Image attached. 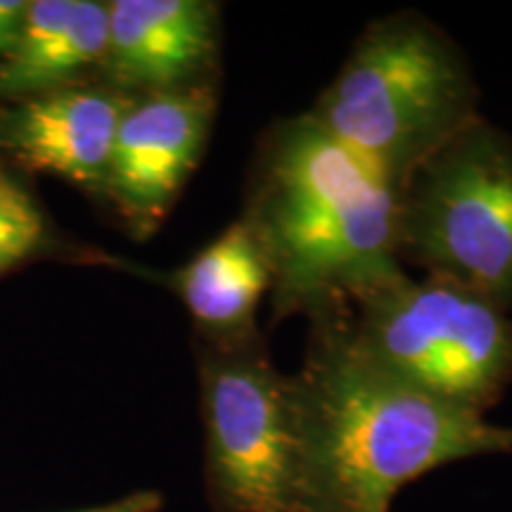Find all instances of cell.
Segmentation results:
<instances>
[{
  "label": "cell",
  "mask_w": 512,
  "mask_h": 512,
  "mask_svg": "<svg viewBox=\"0 0 512 512\" xmlns=\"http://www.w3.org/2000/svg\"><path fill=\"white\" fill-rule=\"evenodd\" d=\"M271 268L275 316L344 304L394 271L399 190L311 119H280L256 145L240 216Z\"/></svg>",
  "instance_id": "cell-2"
},
{
  "label": "cell",
  "mask_w": 512,
  "mask_h": 512,
  "mask_svg": "<svg viewBox=\"0 0 512 512\" xmlns=\"http://www.w3.org/2000/svg\"><path fill=\"white\" fill-rule=\"evenodd\" d=\"M309 114L396 190L482 117L463 50L415 10L368 24Z\"/></svg>",
  "instance_id": "cell-3"
},
{
  "label": "cell",
  "mask_w": 512,
  "mask_h": 512,
  "mask_svg": "<svg viewBox=\"0 0 512 512\" xmlns=\"http://www.w3.org/2000/svg\"><path fill=\"white\" fill-rule=\"evenodd\" d=\"M342 313L368 361L439 401L484 415L512 380V313L456 283L396 266Z\"/></svg>",
  "instance_id": "cell-4"
},
{
  "label": "cell",
  "mask_w": 512,
  "mask_h": 512,
  "mask_svg": "<svg viewBox=\"0 0 512 512\" xmlns=\"http://www.w3.org/2000/svg\"><path fill=\"white\" fill-rule=\"evenodd\" d=\"M294 380L299 512H389L403 486L456 460L512 453V427L396 380L358 351L342 304L311 316Z\"/></svg>",
  "instance_id": "cell-1"
},
{
  "label": "cell",
  "mask_w": 512,
  "mask_h": 512,
  "mask_svg": "<svg viewBox=\"0 0 512 512\" xmlns=\"http://www.w3.org/2000/svg\"><path fill=\"white\" fill-rule=\"evenodd\" d=\"M107 53V3L29 0L8 53L0 57V100L100 81Z\"/></svg>",
  "instance_id": "cell-10"
},
{
  "label": "cell",
  "mask_w": 512,
  "mask_h": 512,
  "mask_svg": "<svg viewBox=\"0 0 512 512\" xmlns=\"http://www.w3.org/2000/svg\"><path fill=\"white\" fill-rule=\"evenodd\" d=\"M128 102V95L102 81L8 102L0 112V150L24 169L102 195Z\"/></svg>",
  "instance_id": "cell-9"
},
{
  "label": "cell",
  "mask_w": 512,
  "mask_h": 512,
  "mask_svg": "<svg viewBox=\"0 0 512 512\" xmlns=\"http://www.w3.org/2000/svg\"><path fill=\"white\" fill-rule=\"evenodd\" d=\"M164 505V496L159 491H136L117 501L105 505H93V508L76 512H159Z\"/></svg>",
  "instance_id": "cell-13"
},
{
  "label": "cell",
  "mask_w": 512,
  "mask_h": 512,
  "mask_svg": "<svg viewBox=\"0 0 512 512\" xmlns=\"http://www.w3.org/2000/svg\"><path fill=\"white\" fill-rule=\"evenodd\" d=\"M50 242L48 221L34 197L0 166V278Z\"/></svg>",
  "instance_id": "cell-12"
},
{
  "label": "cell",
  "mask_w": 512,
  "mask_h": 512,
  "mask_svg": "<svg viewBox=\"0 0 512 512\" xmlns=\"http://www.w3.org/2000/svg\"><path fill=\"white\" fill-rule=\"evenodd\" d=\"M221 5L209 0H112L100 81L128 98L216 83Z\"/></svg>",
  "instance_id": "cell-8"
},
{
  "label": "cell",
  "mask_w": 512,
  "mask_h": 512,
  "mask_svg": "<svg viewBox=\"0 0 512 512\" xmlns=\"http://www.w3.org/2000/svg\"><path fill=\"white\" fill-rule=\"evenodd\" d=\"M396 259L512 313V138L479 117L403 181Z\"/></svg>",
  "instance_id": "cell-5"
},
{
  "label": "cell",
  "mask_w": 512,
  "mask_h": 512,
  "mask_svg": "<svg viewBox=\"0 0 512 512\" xmlns=\"http://www.w3.org/2000/svg\"><path fill=\"white\" fill-rule=\"evenodd\" d=\"M216 83L131 98L114 138L102 197L136 238L159 228L200 164L216 117Z\"/></svg>",
  "instance_id": "cell-7"
},
{
  "label": "cell",
  "mask_w": 512,
  "mask_h": 512,
  "mask_svg": "<svg viewBox=\"0 0 512 512\" xmlns=\"http://www.w3.org/2000/svg\"><path fill=\"white\" fill-rule=\"evenodd\" d=\"M169 285L188 309L197 339L230 344L261 332L256 311L271 292V268L252 230L238 219L171 273Z\"/></svg>",
  "instance_id": "cell-11"
},
{
  "label": "cell",
  "mask_w": 512,
  "mask_h": 512,
  "mask_svg": "<svg viewBox=\"0 0 512 512\" xmlns=\"http://www.w3.org/2000/svg\"><path fill=\"white\" fill-rule=\"evenodd\" d=\"M204 482L214 512H299V415L292 375L264 335L197 342Z\"/></svg>",
  "instance_id": "cell-6"
},
{
  "label": "cell",
  "mask_w": 512,
  "mask_h": 512,
  "mask_svg": "<svg viewBox=\"0 0 512 512\" xmlns=\"http://www.w3.org/2000/svg\"><path fill=\"white\" fill-rule=\"evenodd\" d=\"M27 5L29 0H0V57L8 53L15 41Z\"/></svg>",
  "instance_id": "cell-14"
}]
</instances>
